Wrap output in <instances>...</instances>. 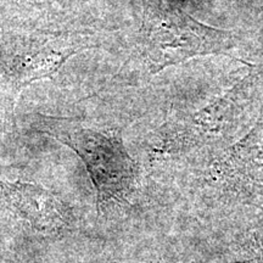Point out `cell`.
<instances>
[{
  "instance_id": "cell-1",
  "label": "cell",
  "mask_w": 263,
  "mask_h": 263,
  "mask_svg": "<svg viewBox=\"0 0 263 263\" xmlns=\"http://www.w3.org/2000/svg\"><path fill=\"white\" fill-rule=\"evenodd\" d=\"M35 128L73 150L83 161L95 190L98 212L122 205L136 190L138 168L120 133L85 127L70 118L37 115Z\"/></svg>"
},
{
  "instance_id": "cell-2",
  "label": "cell",
  "mask_w": 263,
  "mask_h": 263,
  "mask_svg": "<svg viewBox=\"0 0 263 263\" xmlns=\"http://www.w3.org/2000/svg\"><path fill=\"white\" fill-rule=\"evenodd\" d=\"M233 47V33L209 27L170 5L150 9L141 28L140 48L150 73L195 57L222 54Z\"/></svg>"
},
{
  "instance_id": "cell-3",
  "label": "cell",
  "mask_w": 263,
  "mask_h": 263,
  "mask_svg": "<svg viewBox=\"0 0 263 263\" xmlns=\"http://www.w3.org/2000/svg\"><path fill=\"white\" fill-rule=\"evenodd\" d=\"M217 174L229 193L252 203H263V121L228 151Z\"/></svg>"
},
{
  "instance_id": "cell-4",
  "label": "cell",
  "mask_w": 263,
  "mask_h": 263,
  "mask_svg": "<svg viewBox=\"0 0 263 263\" xmlns=\"http://www.w3.org/2000/svg\"><path fill=\"white\" fill-rule=\"evenodd\" d=\"M0 197L35 232L57 234L67 227L64 202L38 184L0 179Z\"/></svg>"
},
{
  "instance_id": "cell-5",
  "label": "cell",
  "mask_w": 263,
  "mask_h": 263,
  "mask_svg": "<svg viewBox=\"0 0 263 263\" xmlns=\"http://www.w3.org/2000/svg\"><path fill=\"white\" fill-rule=\"evenodd\" d=\"M82 45H44L31 48L25 55H20L16 66L11 68V78L17 89H22L33 82L50 77L61 66L77 52Z\"/></svg>"
},
{
  "instance_id": "cell-6",
  "label": "cell",
  "mask_w": 263,
  "mask_h": 263,
  "mask_svg": "<svg viewBox=\"0 0 263 263\" xmlns=\"http://www.w3.org/2000/svg\"><path fill=\"white\" fill-rule=\"evenodd\" d=\"M227 263H263V223L249 227L233 240Z\"/></svg>"
}]
</instances>
